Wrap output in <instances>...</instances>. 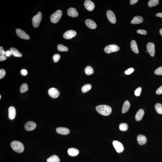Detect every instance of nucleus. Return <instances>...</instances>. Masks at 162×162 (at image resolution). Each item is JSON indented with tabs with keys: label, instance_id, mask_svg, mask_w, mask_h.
<instances>
[{
	"label": "nucleus",
	"instance_id": "nucleus-1",
	"mask_svg": "<svg viewBox=\"0 0 162 162\" xmlns=\"http://www.w3.org/2000/svg\"><path fill=\"white\" fill-rule=\"evenodd\" d=\"M96 111L99 114L102 115L107 116L112 112V108L106 105H98L96 108Z\"/></svg>",
	"mask_w": 162,
	"mask_h": 162
},
{
	"label": "nucleus",
	"instance_id": "nucleus-2",
	"mask_svg": "<svg viewBox=\"0 0 162 162\" xmlns=\"http://www.w3.org/2000/svg\"><path fill=\"white\" fill-rule=\"evenodd\" d=\"M11 146L13 150L17 152L21 153L24 151V145L19 141L14 140L12 141L11 143Z\"/></svg>",
	"mask_w": 162,
	"mask_h": 162
},
{
	"label": "nucleus",
	"instance_id": "nucleus-3",
	"mask_svg": "<svg viewBox=\"0 0 162 162\" xmlns=\"http://www.w3.org/2000/svg\"><path fill=\"white\" fill-rule=\"evenodd\" d=\"M62 12L60 10L56 11L50 17V20L53 23L56 24L59 21L61 18Z\"/></svg>",
	"mask_w": 162,
	"mask_h": 162
},
{
	"label": "nucleus",
	"instance_id": "nucleus-4",
	"mask_svg": "<svg viewBox=\"0 0 162 162\" xmlns=\"http://www.w3.org/2000/svg\"><path fill=\"white\" fill-rule=\"evenodd\" d=\"M42 18V14L40 12H39L36 16H33L32 22L33 26L35 28L39 27Z\"/></svg>",
	"mask_w": 162,
	"mask_h": 162
},
{
	"label": "nucleus",
	"instance_id": "nucleus-5",
	"mask_svg": "<svg viewBox=\"0 0 162 162\" xmlns=\"http://www.w3.org/2000/svg\"><path fill=\"white\" fill-rule=\"evenodd\" d=\"M120 48L118 46L116 45H111L107 46L104 48V51L107 53H109L119 51Z\"/></svg>",
	"mask_w": 162,
	"mask_h": 162
},
{
	"label": "nucleus",
	"instance_id": "nucleus-6",
	"mask_svg": "<svg viewBox=\"0 0 162 162\" xmlns=\"http://www.w3.org/2000/svg\"><path fill=\"white\" fill-rule=\"evenodd\" d=\"M113 144L117 152L120 153L123 152L124 147L123 144L117 140H114L113 141Z\"/></svg>",
	"mask_w": 162,
	"mask_h": 162
},
{
	"label": "nucleus",
	"instance_id": "nucleus-7",
	"mask_svg": "<svg viewBox=\"0 0 162 162\" xmlns=\"http://www.w3.org/2000/svg\"><path fill=\"white\" fill-rule=\"evenodd\" d=\"M106 15L108 20L113 24H115L116 22V18L114 12L110 10L107 11Z\"/></svg>",
	"mask_w": 162,
	"mask_h": 162
},
{
	"label": "nucleus",
	"instance_id": "nucleus-8",
	"mask_svg": "<svg viewBox=\"0 0 162 162\" xmlns=\"http://www.w3.org/2000/svg\"><path fill=\"white\" fill-rule=\"evenodd\" d=\"M147 50L151 56H154L155 54V45L152 42H149L146 45Z\"/></svg>",
	"mask_w": 162,
	"mask_h": 162
},
{
	"label": "nucleus",
	"instance_id": "nucleus-9",
	"mask_svg": "<svg viewBox=\"0 0 162 162\" xmlns=\"http://www.w3.org/2000/svg\"><path fill=\"white\" fill-rule=\"evenodd\" d=\"M17 35L21 39L28 40L30 39V36L25 32L19 29H17L16 30Z\"/></svg>",
	"mask_w": 162,
	"mask_h": 162
},
{
	"label": "nucleus",
	"instance_id": "nucleus-10",
	"mask_svg": "<svg viewBox=\"0 0 162 162\" xmlns=\"http://www.w3.org/2000/svg\"><path fill=\"white\" fill-rule=\"evenodd\" d=\"M77 34V32L74 30H69L64 34L63 37L65 39H69L74 37Z\"/></svg>",
	"mask_w": 162,
	"mask_h": 162
},
{
	"label": "nucleus",
	"instance_id": "nucleus-11",
	"mask_svg": "<svg viewBox=\"0 0 162 162\" xmlns=\"http://www.w3.org/2000/svg\"><path fill=\"white\" fill-rule=\"evenodd\" d=\"M48 94L50 97L53 98H57L59 95V91L55 88H50L48 90Z\"/></svg>",
	"mask_w": 162,
	"mask_h": 162
},
{
	"label": "nucleus",
	"instance_id": "nucleus-12",
	"mask_svg": "<svg viewBox=\"0 0 162 162\" xmlns=\"http://www.w3.org/2000/svg\"><path fill=\"white\" fill-rule=\"evenodd\" d=\"M84 5L85 8L89 11H92L95 7L94 3L90 0L86 1L84 3Z\"/></svg>",
	"mask_w": 162,
	"mask_h": 162
},
{
	"label": "nucleus",
	"instance_id": "nucleus-13",
	"mask_svg": "<svg viewBox=\"0 0 162 162\" xmlns=\"http://www.w3.org/2000/svg\"><path fill=\"white\" fill-rule=\"evenodd\" d=\"M36 124L33 121L27 122L25 125V128L26 130L28 131L33 130L36 128Z\"/></svg>",
	"mask_w": 162,
	"mask_h": 162
},
{
	"label": "nucleus",
	"instance_id": "nucleus-14",
	"mask_svg": "<svg viewBox=\"0 0 162 162\" xmlns=\"http://www.w3.org/2000/svg\"><path fill=\"white\" fill-rule=\"evenodd\" d=\"M8 117L10 120H13L16 117V109L14 107L11 106L8 109Z\"/></svg>",
	"mask_w": 162,
	"mask_h": 162
},
{
	"label": "nucleus",
	"instance_id": "nucleus-15",
	"mask_svg": "<svg viewBox=\"0 0 162 162\" xmlns=\"http://www.w3.org/2000/svg\"><path fill=\"white\" fill-rule=\"evenodd\" d=\"M67 14L69 16L73 18L77 17L78 16V13L76 9L70 8L67 11Z\"/></svg>",
	"mask_w": 162,
	"mask_h": 162
},
{
	"label": "nucleus",
	"instance_id": "nucleus-16",
	"mask_svg": "<svg viewBox=\"0 0 162 162\" xmlns=\"http://www.w3.org/2000/svg\"><path fill=\"white\" fill-rule=\"evenodd\" d=\"M85 24L88 28L94 29L97 27V24L94 21L91 19H88L85 21Z\"/></svg>",
	"mask_w": 162,
	"mask_h": 162
},
{
	"label": "nucleus",
	"instance_id": "nucleus-17",
	"mask_svg": "<svg viewBox=\"0 0 162 162\" xmlns=\"http://www.w3.org/2000/svg\"><path fill=\"white\" fill-rule=\"evenodd\" d=\"M137 140L139 144L141 145L145 144L147 142V139L145 136L141 134H139L137 136Z\"/></svg>",
	"mask_w": 162,
	"mask_h": 162
},
{
	"label": "nucleus",
	"instance_id": "nucleus-18",
	"mask_svg": "<svg viewBox=\"0 0 162 162\" xmlns=\"http://www.w3.org/2000/svg\"><path fill=\"white\" fill-rule=\"evenodd\" d=\"M56 132L62 135H67L70 132V130L68 128L63 127H58L56 130Z\"/></svg>",
	"mask_w": 162,
	"mask_h": 162
},
{
	"label": "nucleus",
	"instance_id": "nucleus-19",
	"mask_svg": "<svg viewBox=\"0 0 162 162\" xmlns=\"http://www.w3.org/2000/svg\"><path fill=\"white\" fill-rule=\"evenodd\" d=\"M144 114V111L143 109H140L137 111L135 116V119L137 121H139L142 119Z\"/></svg>",
	"mask_w": 162,
	"mask_h": 162
},
{
	"label": "nucleus",
	"instance_id": "nucleus-20",
	"mask_svg": "<svg viewBox=\"0 0 162 162\" xmlns=\"http://www.w3.org/2000/svg\"><path fill=\"white\" fill-rule=\"evenodd\" d=\"M130 107V104L129 101L126 100L124 103L122 107V112L124 114L127 112Z\"/></svg>",
	"mask_w": 162,
	"mask_h": 162
},
{
	"label": "nucleus",
	"instance_id": "nucleus-21",
	"mask_svg": "<svg viewBox=\"0 0 162 162\" xmlns=\"http://www.w3.org/2000/svg\"><path fill=\"white\" fill-rule=\"evenodd\" d=\"M68 155L71 156H75L78 155L79 151L76 148H71L68 150Z\"/></svg>",
	"mask_w": 162,
	"mask_h": 162
},
{
	"label": "nucleus",
	"instance_id": "nucleus-22",
	"mask_svg": "<svg viewBox=\"0 0 162 162\" xmlns=\"http://www.w3.org/2000/svg\"><path fill=\"white\" fill-rule=\"evenodd\" d=\"M143 21V18L141 16H138L134 17L131 21V23L132 24H138L141 23Z\"/></svg>",
	"mask_w": 162,
	"mask_h": 162
},
{
	"label": "nucleus",
	"instance_id": "nucleus-23",
	"mask_svg": "<svg viewBox=\"0 0 162 162\" xmlns=\"http://www.w3.org/2000/svg\"><path fill=\"white\" fill-rule=\"evenodd\" d=\"M131 50L136 53H138L139 52L138 47L136 41L133 40L131 41Z\"/></svg>",
	"mask_w": 162,
	"mask_h": 162
},
{
	"label": "nucleus",
	"instance_id": "nucleus-24",
	"mask_svg": "<svg viewBox=\"0 0 162 162\" xmlns=\"http://www.w3.org/2000/svg\"><path fill=\"white\" fill-rule=\"evenodd\" d=\"M47 162H60V159L57 155H54L47 159Z\"/></svg>",
	"mask_w": 162,
	"mask_h": 162
},
{
	"label": "nucleus",
	"instance_id": "nucleus-25",
	"mask_svg": "<svg viewBox=\"0 0 162 162\" xmlns=\"http://www.w3.org/2000/svg\"><path fill=\"white\" fill-rule=\"evenodd\" d=\"M10 50L12 52L14 56L16 57H21L22 54L18 51L17 49L14 48H11L10 49Z\"/></svg>",
	"mask_w": 162,
	"mask_h": 162
},
{
	"label": "nucleus",
	"instance_id": "nucleus-26",
	"mask_svg": "<svg viewBox=\"0 0 162 162\" xmlns=\"http://www.w3.org/2000/svg\"><path fill=\"white\" fill-rule=\"evenodd\" d=\"M85 74L87 75H90L93 74L94 72V70L92 67L90 66L86 67L85 69Z\"/></svg>",
	"mask_w": 162,
	"mask_h": 162
},
{
	"label": "nucleus",
	"instance_id": "nucleus-27",
	"mask_svg": "<svg viewBox=\"0 0 162 162\" xmlns=\"http://www.w3.org/2000/svg\"><path fill=\"white\" fill-rule=\"evenodd\" d=\"M91 88L92 86L91 84H88L84 85L82 88V91L83 93H87L91 90Z\"/></svg>",
	"mask_w": 162,
	"mask_h": 162
},
{
	"label": "nucleus",
	"instance_id": "nucleus-28",
	"mask_svg": "<svg viewBox=\"0 0 162 162\" xmlns=\"http://www.w3.org/2000/svg\"><path fill=\"white\" fill-rule=\"evenodd\" d=\"M158 0H150L148 2V6L149 7H155L158 4Z\"/></svg>",
	"mask_w": 162,
	"mask_h": 162
},
{
	"label": "nucleus",
	"instance_id": "nucleus-29",
	"mask_svg": "<svg viewBox=\"0 0 162 162\" xmlns=\"http://www.w3.org/2000/svg\"><path fill=\"white\" fill-rule=\"evenodd\" d=\"M155 108L158 113L160 114H162V105L161 104L156 103L155 105Z\"/></svg>",
	"mask_w": 162,
	"mask_h": 162
},
{
	"label": "nucleus",
	"instance_id": "nucleus-30",
	"mask_svg": "<svg viewBox=\"0 0 162 162\" xmlns=\"http://www.w3.org/2000/svg\"><path fill=\"white\" fill-rule=\"evenodd\" d=\"M119 129L121 131H126L128 130L129 126L127 124L125 123H122L119 125Z\"/></svg>",
	"mask_w": 162,
	"mask_h": 162
},
{
	"label": "nucleus",
	"instance_id": "nucleus-31",
	"mask_svg": "<svg viewBox=\"0 0 162 162\" xmlns=\"http://www.w3.org/2000/svg\"><path fill=\"white\" fill-rule=\"evenodd\" d=\"M28 86L26 83H24L21 85L20 88V92L21 93H24L28 91Z\"/></svg>",
	"mask_w": 162,
	"mask_h": 162
},
{
	"label": "nucleus",
	"instance_id": "nucleus-32",
	"mask_svg": "<svg viewBox=\"0 0 162 162\" xmlns=\"http://www.w3.org/2000/svg\"><path fill=\"white\" fill-rule=\"evenodd\" d=\"M57 48L58 50L59 51H67L68 50V48L62 44H59L58 45Z\"/></svg>",
	"mask_w": 162,
	"mask_h": 162
},
{
	"label": "nucleus",
	"instance_id": "nucleus-33",
	"mask_svg": "<svg viewBox=\"0 0 162 162\" xmlns=\"http://www.w3.org/2000/svg\"><path fill=\"white\" fill-rule=\"evenodd\" d=\"M154 73L157 75H162V66L157 68L155 70Z\"/></svg>",
	"mask_w": 162,
	"mask_h": 162
},
{
	"label": "nucleus",
	"instance_id": "nucleus-34",
	"mask_svg": "<svg viewBox=\"0 0 162 162\" xmlns=\"http://www.w3.org/2000/svg\"><path fill=\"white\" fill-rule=\"evenodd\" d=\"M60 56L59 54H56L53 55V58L55 62H57L60 59Z\"/></svg>",
	"mask_w": 162,
	"mask_h": 162
},
{
	"label": "nucleus",
	"instance_id": "nucleus-35",
	"mask_svg": "<svg viewBox=\"0 0 162 162\" xmlns=\"http://www.w3.org/2000/svg\"><path fill=\"white\" fill-rule=\"evenodd\" d=\"M141 90L142 89L140 87H139V88L137 89L134 91V94L135 96H137V97L139 96L140 94H141Z\"/></svg>",
	"mask_w": 162,
	"mask_h": 162
},
{
	"label": "nucleus",
	"instance_id": "nucleus-36",
	"mask_svg": "<svg viewBox=\"0 0 162 162\" xmlns=\"http://www.w3.org/2000/svg\"><path fill=\"white\" fill-rule=\"evenodd\" d=\"M6 74V71L5 70L2 69H0V79H1L4 78Z\"/></svg>",
	"mask_w": 162,
	"mask_h": 162
},
{
	"label": "nucleus",
	"instance_id": "nucleus-37",
	"mask_svg": "<svg viewBox=\"0 0 162 162\" xmlns=\"http://www.w3.org/2000/svg\"><path fill=\"white\" fill-rule=\"evenodd\" d=\"M134 69L133 68H130L126 70L125 71V73L127 75H129L133 72Z\"/></svg>",
	"mask_w": 162,
	"mask_h": 162
},
{
	"label": "nucleus",
	"instance_id": "nucleus-38",
	"mask_svg": "<svg viewBox=\"0 0 162 162\" xmlns=\"http://www.w3.org/2000/svg\"><path fill=\"white\" fill-rule=\"evenodd\" d=\"M137 33L140 34L145 35L146 34L147 32L145 30H138L137 31Z\"/></svg>",
	"mask_w": 162,
	"mask_h": 162
},
{
	"label": "nucleus",
	"instance_id": "nucleus-39",
	"mask_svg": "<svg viewBox=\"0 0 162 162\" xmlns=\"http://www.w3.org/2000/svg\"><path fill=\"white\" fill-rule=\"evenodd\" d=\"M156 93L157 95L162 94V85L157 89Z\"/></svg>",
	"mask_w": 162,
	"mask_h": 162
},
{
	"label": "nucleus",
	"instance_id": "nucleus-40",
	"mask_svg": "<svg viewBox=\"0 0 162 162\" xmlns=\"http://www.w3.org/2000/svg\"><path fill=\"white\" fill-rule=\"evenodd\" d=\"M21 73L22 75L26 76L28 72L26 70L23 69L21 70Z\"/></svg>",
	"mask_w": 162,
	"mask_h": 162
},
{
	"label": "nucleus",
	"instance_id": "nucleus-41",
	"mask_svg": "<svg viewBox=\"0 0 162 162\" xmlns=\"http://www.w3.org/2000/svg\"><path fill=\"white\" fill-rule=\"evenodd\" d=\"M6 52L4 51L3 47L2 46L0 47V54H1V55L6 54Z\"/></svg>",
	"mask_w": 162,
	"mask_h": 162
},
{
	"label": "nucleus",
	"instance_id": "nucleus-42",
	"mask_svg": "<svg viewBox=\"0 0 162 162\" xmlns=\"http://www.w3.org/2000/svg\"><path fill=\"white\" fill-rule=\"evenodd\" d=\"M12 54H13V53H12V52L11 50H8L6 52V55L7 57L10 56Z\"/></svg>",
	"mask_w": 162,
	"mask_h": 162
},
{
	"label": "nucleus",
	"instance_id": "nucleus-43",
	"mask_svg": "<svg viewBox=\"0 0 162 162\" xmlns=\"http://www.w3.org/2000/svg\"><path fill=\"white\" fill-rule=\"evenodd\" d=\"M7 59V58L4 55H1L0 56V61H2L5 60Z\"/></svg>",
	"mask_w": 162,
	"mask_h": 162
},
{
	"label": "nucleus",
	"instance_id": "nucleus-44",
	"mask_svg": "<svg viewBox=\"0 0 162 162\" xmlns=\"http://www.w3.org/2000/svg\"><path fill=\"white\" fill-rule=\"evenodd\" d=\"M138 1V0H131L130 2V4L131 5H133L136 4Z\"/></svg>",
	"mask_w": 162,
	"mask_h": 162
},
{
	"label": "nucleus",
	"instance_id": "nucleus-45",
	"mask_svg": "<svg viewBox=\"0 0 162 162\" xmlns=\"http://www.w3.org/2000/svg\"><path fill=\"white\" fill-rule=\"evenodd\" d=\"M156 16L157 17H160L162 18V13H158L156 14Z\"/></svg>",
	"mask_w": 162,
	"mask_h": 162
},
{
	"label": "nucleus",
	"instance_id": "nucleus-46",
	"mask_svg": "<svg viewBox=\"0 0 162 162\" xmlns=\"http://www.w3.org/2000/svg\"><path fill=\"white\" fill-rule=\"evenodd\" d=\"M159 32L160 35L162 36V28L160 29L159 30Z\"/></svg>",
	"mask_w": 162,
	"mask_h": 162
},
{
	"label": "nucleus",
	"instance_id": "nucleus-47",
	"mask_svg": "<svg viewBox=\"0 0 162 162\" xmlns=\"http://www.w3.org/2000/svg\"><path fill=\"white\" fill-rule=\"evenodd\" d=\"M1 99V95H0V99Z\"/></svg>",
	"mask_w": 162,
	"mask_h": 162
}]
</instances>
